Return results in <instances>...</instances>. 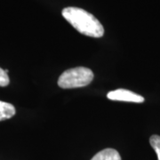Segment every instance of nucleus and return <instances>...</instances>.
Returning a JSON list of instances; mask_svg holds the SVG:
<instances>
[{
  "label": "nucleus",
  "instance_id": "obj_1",
  "mask_svg": "<svg viewBox=\"0 0 160 160\" xmlns=\"http://www.w3.org/2000/svg\"><path fill=\"white\" fill-rule=\"evenodd\" d=\"M62 16L81 34L92 38H102L104 34L102 23L84 9L66 7L62 10Z\"/></svg>",
  "mask_w": 160,
  "mask_h": 160
},
{
  "label": "nucleus",
  "instance_id": "obj_2",
  "mask_svg": "<svg viewBox=\"0 0 160 160\" xmlns=\"http://www.w3.org/2000/svg\"><path fill=\"white\" fill-rule=\"evenodd\" d=\"M93 79V73L86 67H77L65 70L58 79V86L63 89L88 86Z\"/></svg>",
  "mask_w": 160,
  "mask_h": 160
},
{
  "label": "nucleus",
  "instance_id": "obj_3",
  "mask_svg": "<svg viewBox=\"0 0 160 160\" xmlns=\"http://www.w3.org/2000/svg\"><path fill=\"white\" fill-rule=\"evenodd\" d=\"M107 97L111 101H120L128 102L142 103L144 102V98L133 92L126 89H117L108 92Z\"/></svg>",
  "mask_w": 160,
  "mask_h": 160
},
{
  "label": "nucleus",
  "instance_id": "obj_4",
  "mask_svg": "<svg viewBox=\"0 0 160 160\" xmlns=\"http://www.w3.org/2000/svg\"><path fill=\"white\" fill-rule=\"evenodd\" d=\"M91 160H122L119 153L114 149H105L94 155Z\"/></svg>",
  "mask_w": 160,
  "mask_h": 160
},
{
  "label": "nucleus",
  "instance_id": "obj_5",
  "mask_svg": "<svg viewBox=\"0 0 160 160\" xmlns=\"http://www.w3.org/2000/svg\"><path fill=\"white\" fill-rule=\"evenodd\" d=\"M15 115V108L11 103L0 101V121L9 119Z\"/></svg>",
  "mask_w": 160,
  "mask_h": 160
},
{
  "label": "nucleus",
  "instance_id": "obj_6",
  "mask_svg": "<svg viewBox=\"0 0 160 160\" xmlns=\"http://www.w3.org/2000/svg\"><path fill=\"white\" fill-rule=\"evenodd\" d=\"M149 143L155 150L158 156V160H160V136L159 135H152L149 139Z\"/></svg>",
  "mask_w": 160,
  "mask_h": 160
},
{
  "label": "nucleus",
  "instance_id": "obj_7",
  "mask_svg": "<svg viewBox=\"0 0 160 160\" xmlns=\"http://www.w3.org/2000/svg\"><path fill=\"white\" fill-rule=\"evenodd\" d=\"M10 79L5 69L0 68V86H6L9 85Z\"/></svg>",
  "mask_w": 160,
  "mask_h": 160
}]
</instances>
